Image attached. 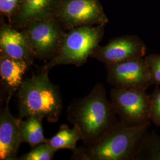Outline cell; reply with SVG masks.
I'll return each instance as SVG.
<instances>
[{"label": "cell", "instance_id": "52a82bcc", "mask_svg": "<svg viewBox=\"0 0 160 160\" xmlns=\"http://www.w3.org/2000/svg\"><path fill=\"white\" fill-rule=\"evenodd\" d=\"M55 18L66 30L109 22L100 0H59Z\"/></svg>", "mask_w": 160, "mask_h": 160}, {"label": "cell", "instance_id": "5bb4252c", "mask_svg": "<svg viewBox=\"0 0 160 160\" xmlns=\"http://www.w3.org/2000/svg\"><path fill=\"white\" fill-rule=\"evenodd\" d=\"M43 118L38 116H30L26 120L20 119V137L22 143L29 144L32 148L46 143L42 126Z\"/></svg>", "mask_w": 160, "mask_h": 160}, {"label": "cell", "instance_id": "9a60e30c", "mask_svg": "<svg viewBox=\"0 0 160 160\" xmlns=\"http://www.w3.org/2000/svg\"><path fill=\"white\" fill-rule=\"evenodd\" d=\"M82 135L77 126L69 128L66 125L60 126L57 133L52 137L47 139L48 143L55 151L68 149L74 151L77 148V143L82 140Z\"/></svg>", "mask_w": 160, "mask_h": 160}, {"label": "cell", "instance_id": "6da1fadb", "mask_svg": "<svg viewBox=\"0 0 160 160\" xmlns=\"http://www.w3.org/2000/svg\"><path fill=\"white\" fill-rule=\"evenodd\" d=\"M116 116L106 89L100 83L68 108V120L80 129L85 145L95 142L113 128L119 122Z\"/></svg>", "mask_w": 160, "mask_h": 160}, {"label": "cell", "instance_id": "4fadbf2b", "mask_svg": "<svg viewBox=\"0 0 160 160\" xmlns=\"http://www.w3.org/2000/svg\"><path fill=\"white\" fill-rule=\"evenodd\" d=\"M29 68L24 61L0 55L1 84L7 93V97H12L18 90L23 76Z\"/></svg>", "mask_w": 160, "mask_h": 160}, {"label": "cell", "instance_id": "9c48e42d", "mask_svg": "<svg viewBox=\"0 0 160 160\" xmlns=\"http://www.w3.org/2000/svg\"><path fill=\"white\" fill-rule=\"evenodd\" d=\"M147 47L137 35H125L110 40L104 46H99L91 58L106 65L120 63L145 57Z\"/></svg>", "mask_w": 160, "mask_h": 160}, {"label": "cell", "instance_id": "e0dca14e", "mask_svg": "<svg viewBox=\"0 0 160 160\" xmlns=\"http://www.w3.org/2000/svg\"><path fill=\"white\" fill-rule=\"evenodd\" d=\"M57 152L46 142L32 148L29 152L17 157V160H51Z\"/></svg>", "mask_w": 160, "mask_h": 160}, {"label": "cell", "instance_id": "ffe728a7", "mask_svg": "<svg viewBox=\"0 0 160 160\" xmlns=\"http://www.w3.org/2000/svg\"><path fill=\"white\" fill-rule=\"evenodd\" d=\"M151 121L156 126H160V87L156 86L151 94Z\"/></svg>", "mask_w": 160, "mask_h": 160}, {"label": "cell", "instance_id": "2e32d148", "mask_svg": "<svg viewBox=\"0 0 160 160\" xmlns=\"http://www.w3.org/2000/svg\"><path fill=\"white\" fill-rule=\"evenodd\" d=\"M145 152L146 158L148 160H160V138L152 135L151 136L145 135L140 145L135 160L138 157Z\"/></svg>", "mask_w": 160, "mask_h": 160}, {"label": "cell", "instance_id": "d6986e66", "mask_svg": "<svg viewBox=\"0 0 160 160\" xmlns=\"http://www.w3.org/2000/svg\"><path fill=\"white\" fill-rule=\"evenodd\" d=\"M154 84L160 87V55L150 54L145 57Z\"/></svg>", "mask_w": 160, "mask_h": 160}, {"label": "cell", "instance_id": "277c9868", "mask_svg": "<svg viewBox=\"0 0 160 160\" xmlns=\"http://www.w3.org/2000/svg\"><path fill=\"white\" fill-rule=\"evenodd\" d=\"M104 25L83 26L69 29L64 36L57 54L41 68L50 71L58 65L81 67L99 46L104 33Z\"/></svg>", "mask_w": 160, "mask_h": 160}, {"label": "cell", "instance_id": "7c38bea8", "mask_svg": "<svg viewBox=\"0 0 160 160\" xmlns=\"http://www.w3.org/2000/svg\"><path fill=\"white\" fill-rule=\"evenodd\" d=\"M59 0H24L18 12L8 24L21 29L29 23L55 18Z\"/></svg>", "mask_w": 160, "mask_h": 160}, {"label": "cell", "instance_id": "3957f363", "mask_svg": "<svg viewBox=\"0 0 160 160\" xmlns=\"http://www.w3.org/2000/svg\"><path fill=\"white\" fill-rule=\"evenodd\" d=\"M48 74L49 71L40 68L39 74L23 80L17 91L20 119L38 116L49 123L59 120L62 110V97Z\"/></svg>", "mask_w": 160, "mask_h": 160}, {"label": "cell", "instance_id": "30bf717a", "mask_svg": "<svg viewBox=\"0 0 160 160\" xmlns=\"http://www.w3.org/2000/svg\"><path fill=\"white\" fill-rule=\"evenodd\" d=\"M0 55L22 60L30 68L34 62L33 52L25 34L20 29L6 23L1 17L0 22Z\"/></svg>", "mask_w": 160, "mask_h": 160}, {"label": "cell", "instance_id": "8992f818", "mask_svg": "<svg viewBox=\"0 0 160 160\" xmlns=\"http://www.w3.org/2000/svg\"><path fill=\"white\" fill-rule=\"evenodd\" d=\"M110 100L121 122L139 125L151 122V95L145 90L113 87Z\"/></svg>", "mask_w": 160, "mask_h": 160}, {"label": "cell", "instance_id": "8fae6325", "mask_svg": "<svg viewBox=\"0 0 160 160\" xmlns=\"http://www.w3.org/2000/svg\"><path fill=\"white\" fill-rule=\"evenodd\" d=\"M11 97H7L0 113V160H17L22 144L20 137V119L12 115L9 108Z\"/></svg>", "mask_w": 160, "mask_h": 160}, {"label": "cell", "instance_id": "ba28073f", "mask_svg": "<svg viewBox=\"0 0 160 160\" xmlns=\"http://www.w3.org/2000/svg\"><path fill=\"white\" fill-rule=\"evenodd\" d=\"M107 81L118 88L145 90L154 85L145 57L106 65Z\"/></svg>", "mask_w": 160, "mask_h": 160}, {"label": "cell", "instance_id": "5b68a950", "mask_svg": "<svg viewBox=\"0 0 160 160\" xmlns=\"http://www.w3.org/2000/svg\"><path fill=\"white\" fill-rule=\"evenodd\" d=\"M20 30L28 40L35 58L46 62L56 56L66 33L55 18L32 22Z\"/></svg>", "mask_w": 160, "mask_h": 160}, {"label": "cell", "instance_id": "7a4b0ae2", "mask_svg": "<svg viewBox=\"0 0 160 160\" xmlns=\"http://www.w3.org/2000/svg\"><path fill=\"white\" fill-rule=\"evenodd\" d=\"M150 122L129 125L119 121L95 142L76 148L71 160H135Z\"/></svg>", "mask_w": 160, "mask_h": 160}, {"label": "cell", "instance_id": "ac0fdd59", "mask_svg": "<svg viewBox=\"0 0 160 160\" xmlns=\"http://www.w3.org/2000/svg\"><path fill=\"white\" fill-rule=\"evenodd\" d=\"M24 0H0V14L1 18H7L8 23L18 12Z\"/></svg>", "mask_w": 160, "mask_h": 160}]
</instances>
